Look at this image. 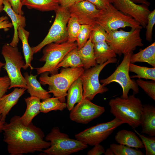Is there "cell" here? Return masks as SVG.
Segmentation results:
<instances>
[{
  "label": "cell",
  "instance_id": "48",
  "mask_svg": "<svg viewBox=\"0 0 155 155\" xmlns=\"http://www.w3.org/2000/svg\"><path fill=\"white\" fill-rule=\"evenodd\" d=\"M5 65V63H3L0 61V72L1 71V68L3 67Z\"/></svg>",
  "mask_w": 155,
  "mask_h": 155
},
{
  "label": "cell",
  "instance_id": "37",
  "mask_svg": "<svg viewBox=\"0 0 155 155\" xmlns=\"http://www.w3.org/2000/svg\"><path fill=\"white\" fill-rule=\"evenodd\" d=\"M155 24V9H154L152 11L150 12L147 17L145 35L146 40L148 42H150L152 40V31Z\"/></svg>",
  "mask_w": 155,
  "mask_h": 155
},
{
  "label": "cell",
  "instance_id": "23",
  "mask_svg": "<svg viewBox=\"0 0 155 155\" xmlns=\"http://www.w3.org/2000/svg\"><path fill=\"white\" fill-rule=\"evenodd\" d=\"M67 108L70 111L76 103L82 100L83 89L82 79L80 77L70 86L67 91Z\"/></svg>",
  "mask_w": 155,
  "mask_h": 155
},
{
  "label": "cell",
  "instance_id": "36",
  "mask_svg": "<svg viewBox=\"0 0 155 155\" xmlns=\"http://www.w3.org/2000/svg\"><path fill=\"white\" fill-rule=\"evenodd\" d=\"M108 33L100 26L96 24L94 27L91 33L92 42L93 44L106 41Z\"/></svg>",
  "mask_w": 155,
  "mask_h": 155
},
{
  "label": "cell",
  "instance_id": "9",
  "mask_svg": "<svg viewBox=\"0 0 155 155\" xmlns=\"http://www.w3.org/2000/svg\"><path fill=\"white\" fill-rule=\"evenodd\" d=\"M55 11V18L47 34L40 43L32 47L34 53L38 52L45 46L50 43H61L67 40V27L70 17L68 8L60 6Z\"/></svg>",
  "mask_w": 155,
  "mask_h": 155
},
{
  "label": "cell",
  "instance_id": "35",
  "mask_svg": "<svg viewBox=\"0 0 155 155\" xmlns=\"http://www.w3.org/2000/svg\"><path fill=\"white\" fill-rule=\"evenodd\" d=\"M136 83L145 93L154 100H155V81H144L141 78L136 80Z\"/></svg>",
  "mask_w": 155,
  "mask_h": 155
},
{
  "label": "cell",
  "instance_id": "10",
  "mask_svg": "<svg viewBox=\"0 0 155 155\" xmlns=\"http://www.w3.org/2000/svg\"><path fill=\"white\" fill-rule=\"evenodd\" d=\"M133 53V52H131L124 55L122 61L113 73L106 78L101 79L100 81L104 86L113 82L119 84L122 89L121 97L124 98H127L130 90H132L133 94L135 95L139 92L138 86L136 81L131 79L129 75L131 57Z\"/></svg>",
  "mask_w": 155,
  "mask_h": 155
},
{
  "label": "cell",
  "instance_id": "49",
  "mask_svg": "<svg viewBox=\"0 0 155 155\" xmlns=\"http://www.w3.org/2000/svg\"><path fill=\"white\" fill-rule=\"evenodd\" d=\"M75 3L80 2L85 0H75Z\"/></svg>",
  "mask_w": 155,
  "mask_h": 155
},
{
  "label": "cell",
  "instance_id": "51",
  "mask_svg": "<svg viewBox=\"0 0 155 155\" xmlns=\"http://www.w3.org/2000/svg\"></svg>",
  "mask_w": 155,
  "mask_h": 155
},
{
  "label": "cell",
  "instance_id": "12",
  "mask_svg": "<svg viewBox=\"0 0 155 155\" xmlns=\"http://www.w3.org/2000/svg\"><path fill=\"white\" fill-rule=\"evenodd\" d=\"M123 124L121 120L115 118L111 121L87 128L76 134L75 137L84 144L94 146L106 140L116 128Z\"/></svg>",
  "mask_w": 155,
  "mask_h": 155
},
{
  "label": "cell",
  "instance_id": "28",
  "mask_svg": "<svg viewBox=\"0 0 155 155\" xmlns=\"http://www.w3.org/2000/svg\"><path fill=\"white\" fill-rule=\"evenodd\" d=\"M78 51L77 47L69 52L58 64L57 69L58 70L61 67L64 68L83 67V64Z\"/></svg>",
  "mask_w": 155,
  "mask_h": 155
},
{
  "label": "cell",
  "instance_id": "4",
  "mask_svg": "<svg viewBox=\"0 0 155 155\" xmlns=\"http://www.w3.org/2000/svg\"><path fill=\"white\" fill-rule=\"evenodd\" d=\"M1 54L5 61L3 67L6 71L10 81L9 89L13 88H27L25 79L21 72V69L25 65V61L18 46L4 44Z\"/></svg>",
  "mask_w": 155,
  "mask_h": 155
},
{
  "label": "cell",
  "instance_id": "40",
  "mask_svg": "<svg viewBox=\"0 0 155 155\" xmlns=\"http://www.w3.org/2000/svg\"><path fill=\"white\" fill-rule=\"evenodd\" d=\"M95 5L99 9L106 8L109 4H112V0H86Z\"/></svg>",
  "mask_w": 155,
  "mask_h": 155
},
{
  "label": "cell",
  "instance_id": "26",
  "mask_svg": "<svg viewBox=\"0 0 155 155\" xmlns=\"http://www.w3.org/2000/svg\"><path fill=\"white\" fill-rule=\"evenodd\" d=\"M23 5L42 11H55L59 7L58 0H21Z\"/></svg>",
  "mask_w": 155,
  "mask_h": 155
},
{
  "label": "cell",
  "instance_id": "13",
  "mask_svg": "<svg viewBox=\"0 0 155 155\" xmlns=\"http://www.w3.org/2000/svg\"><path fill=\"white\" fill-rule=\"evenodd\" d=\"M69 114L73 121L87 124L99 117L105 111L104 107L97 105L86 99H82L73 108Z\"/></svg>",
  "mask_w": 155,
  "mask_h": 155
},
{
  "label": "cell",
  "instance_id": "21",
  "mask_svg": "<svg viewBox=\"0 0 155 155\" xmlns=\"http://www.w3.org/2000/svg\"><path fill=\"white\" fill-rule=\"evenodd\" d=\"M26 104V111L20 119L22 123L27 126L33 119L40 112V99L38 98L30 96L24 98Z\"/></svg>",
  "mask_w": 155,
  "mask_h": 155
},
{
  "label": "cell",
  "instance_id": "1",
  "mask_svg": "<svg viewBox=\"0 0 155 155\" xmlns=\"http://www.w3.org/2000/svg\"><path fill=\"white\" fill-rule=\"evenodd\" d=\"M19 116L12 117L8 123H5L3 128L4 142L10 155L42 152L49 148L50 142L44 140V135L42 129L32 122L28 125L24 124Z\"/></svg>",
  "mask_w": 155,
  "mask_h": 155
},
{
  "label": "cell",
  "instance_id": "32",
  "mask_svg": "<svg viewBox=\"0 0 155 155\" xmlns=\"http://www.w3.org/2000/svg\"><path fill=\"white\" fill-rule=\"evenodd\" d=\"M110 148L115 155H144V153L138 149L125 145L116 144L110 145Z\"/></svg>",
  "mask_w": 155,
  "mask_h": 155
},
{
  "label": "cell",
  "instance_id": "31",
  "mask_svg": "<svg viewBox=\"0 0 155 155\" xmlns=\"http://www.w3.org/2000/svg\"><path fill=\"white\" fill-rule=\"evenodd\" d=\"M81 26L77 19L74 16H70L67 27L68 42H73L76 41Z\"/></svg>",
  "mask_w": 155,
  "mask_h": 155
},
{
  "label": "cell",
  "instance_id": "27",
  "mask_svg": "<svg viewBox=\"0 0 155 155\" xmlns=\"http://www.w3.org/2000/svg\"><path fill=\"white\" fill-rule=\"evenodd\" d=\"M137 62H146L153 67H155V42L138 52L132 55L131 63H134Z\"/></svg>",
  "mask_w": 155,
  "mask_h": 155
},
{
  "label": "cell",
  "instance_id": "11",
  "mask_svg": "<svg viewBox=\"0 0 155 155\" xmlns=\"http://www.w3.org/2000/svg\"><path fill=\"white\" fill-rule=\"evenodd\" d=\"M117 61L116 57L113 58L102 64H97L89 69L84 70L80 77L83 85L82 99H86L91 101L98 94H102L108 90L107 87L100 83L99 75L106 65L111 63H116Z\"/></svg>",
  "mask_w": 155,
  "mask_h": 155
},
{
  "label": "cell",
  "instance_id": "19",
  "mask_svg": "<svg viewBox=\"0 0 155 155\" xmlns=\"http://www.w3.org/2000/svg\"><path fill=\"white\" fill-rule=\"evenodd\" d=\"M37 76L31 73L29 75L27 72L24 73L28 92L30 96L36 97L42 100L50 98L51 95L50 93L42 87L40 82L37 80Z\"/></svg>",
  "mask_w": 155,
  "mask_h": 155
},
{
  "label": "cell",
  "instance_id": "5",
  "mask_svg": "<svg viewBox=\"0 0 155 155\" xmlns=\"http://www.w3.org/2000/svg\"><path fill=\"white\" fill-rule=\"evenodd\" d=\"M45 140L49 141L50 146L43 150L48 155H69L84 150L88 145L77 139L70 138L67 134L61 132L57 127L53 128L46 136Z\"/></svg>",
  "mask_w": 155,
  "mask_h": 155
},
{
  "label": "cell",
  "instance_id": "24",
  "mask_svg": "<svg viewBox=\"0 0 155 155\" xmlns=\"http://www.w3.org/2000/svg\"><path fill=\"white\" fill-rule=\"evenodd\" d=\"M18 36L19 39L22 42V48L25 59V65L23 68L26 69L30 67L31 70L34 68L31 65L32 61L33 59L34 54L32 47H31L28 42L29 32L24 29V28L20 26L18 29Z\"/></svg>",
  "mask_w": 155,
  "mask_h": 155
},
{
  "label": "cell",
  "instance_id": "45",
  "mask_svg": "<svg viewBox=\"0 0 155 155\" xmlns=\"http://www.w3.org/2000/svg\"><path fill=\"white\" fill-rule=\"evenodd\" d=\"M104 154L105 155H115L113 152L110 148L105 150Z\"/></svg>",
  "mask_w": 155,
  "mask_h": 155
},
{
  "label": "cell",
  "instance_id": "34",
  "mask_svg": "<svg viewBox=\"0 0 155 155\" xmlns=\"http://www.w3.org/2000/svg\"><path fill=\"white\" fill-rule=\"evenodd\" d=\"M135 133L141 139L145 148L146 155H155V137L145 136L138 132L135 129H133Z\"/></svg>",
  "mask_w": 155,
  "mask_h": 155
},
{
  "label": "cell",
  "instance_id": "8",
  "mask_svg": "<svg viewBox=\"0 0 155 155\" xmlns=\"http://www.w3.org/2000/svg\"><path fill=\"white\" fill-rule=\"evenodd\" d=\"M141 30L131 29L129 31L121 29L107 32L106 42L119 56L133 52L137 47L144 45L140 36Z\"/></svg>",
  "mask_w": 155,
  "mask_h": 155
},
{
  "label": "cell",
  "instance_id": "17",
  "mask_svg": "<svg viewBox=\"0 0 155 155\" xmlns=\"http://www.w3.org/2000/svg\"><path fill=\"white\" fill-rule=\"evenodd\" d=\"M26 90L24 88H15L11 92L5 94L0 98V115L2 121L5 122L6 116Z\"/></svg>",
  "mask_w": 155,
  "mask_h": 155
},
{
  "label": "cell",
  "instance_id": "30",
  "mask_svg": "<svg viewBox=\"0 0 155 155\" xmlns=\"http://www.w3.org/2000/svg\"><path fill=\"white\" fill-rule=\"evenodd\" d=\"M66 108L67 103L61 102L58 98L50 97L41 102L40 111L47 113L53 111H62Z\"/></svg>",
  "mask_w": 155,
  "mask_h": 155
},
{
  "label": "cell",
  "instance_id": "39",
  "mask_svg": "<svg viewBox=\"0 0 155 155\" xmlns=\"http://www.w3.org/2000/svg\"><path fill=\"white\" fill-rule=\"evenodd\" d=\"M13 10L16 13L23 15L24 13L22 10L23 5L21 0H8Z\"/></svg>",
  "mask_w": 155,
  "mask_h": 155
},
{
  "label": "cell",
  "instance_id": "22",
  "mask_svg": "<svg viewBox=\"0 0 155 155\" xmlns=\"http://www.w3.org/2000/svg\"><path fill=\"white\" fill-rule=\"evenodd\" d=\"M94 44L92 42L91 34L85 45L78 51L84 70L97 64L94 52Z\"/></svg>",
  "mask_w": 155,
  "mask_h": 155
},
{
  "label": "cell",
  "instance_id": "20",
  "mask_svg": "<svg viewBox=\"0 0 155 155\" xmlns=\"http://www.w3.org/2000/svg\"><path fill=\"white\" fill-rule=\"evenodd\" d=\"M115 138L119 144L137 149L144 148L140 138L135 132L131 131L125 129L119 131L116 133Z\"/></svg>",
  "mask_w": 155,
  "mask_h": 155
},
{
  "label": "cell",
  "instance_id": "47",
  "mask_svg": "<svg viewBox=\"0 0 155 155\" xmlns=\"http://www.w3.org/2000/svg\"><path fill=\"white\" fill-rule=\"evenodd\" d=\"M5 123V122L1 120V117L0 115V127L3 128Z\"/></svg>",
  "mask_w": 155,
  "mask_h": 155
},
{
  "label": "cell",
  "instance_id": "18",
  "mask_svg": "<svg viewBox=\"0 0 155 155\" xmlns=\"http://www.w3.org/2000/svg\"><path fill=\"white\" fill-rule=\"evenodd\" d=\"M142 133L155 136V108L149 104L143 105L140 120Z\"/></svg>",
  "mask_w": 155,
  "mask_h": 155
},
{
  "label": "cell",
  "instance_id": "15",
  "mask_svg": "<svg viewBox=\"0 0 155 155\" xmlns=\"http://www.w3.org/2000/svg\"><path fill=\"white\" fill-rule=\"evenodd\" d=\"M112 4L117 10L132 17L143 28H146L148 16L150 11L148 6L137 4L131 0H112Z\"/></svg>",
  "mask_w": 155,
  "mask_h": 155
},
{
  "label": "cell",
  "instance_id": "50",
  "mask_svg": "<svg viewBox=\"0 0 155 155\" xmlns=\"http://www.w3.org/2000/svg\"><path fill=\"white\" fill-rule=\"evenodd\" d=\"M2 129H3L2 128V127L1 128V127H0V132L1 131H2Z\"/></svg>",
  "mask_w": 155,
  "mask_h": 155
},
{
  "label": "cell",
  "instance_id": "38",
  "mask_svg": "<svg viewBox=\"0 0 155 155\" xmlns=\"http://www.w3.org/2000/svg\"><path fill=\"white\" fill-rule=\"evenodd\" d=\"M10 85V80L7 75L0 77V98L7 92Z\"/></svg>",
  "mask_w": 155,
  "mask_h": 155
},
{
  "label": "cell",
  "instance_id": "41",
  "mask_svg": "<svg viewBox=\"0 0 155 155\" xmlns=\"http://www.w3.org/2000/svg\"><path fill=\"white\" fill-rule=\"evenodd\" d=\"M105 150L104 147L100 144L94 146V147L87 153V155H100L104 154Z\"/></svg>",
  "mask_w": 155,
  "mask_h": 155
},
{
  "label": "cell",
  "instance_id": "2",
  "mask_svg": "<svg viewBox=\"0 0 155 155\" xmlns=\"http://www.w3.org/2000/svg\"><path fill=\"white\" fill-rule=\"evenodd\" d=\"M84 71L82 67L64 68L59 73L49 75L48 72L41 73L39 78L42 85H49L48 92L60 101L65 102L67 91L71 84L80 77Z\"/></svg>",
  "mask_w": 155,
  "mask_h": 155
},
{
  "label": "cell",
  "instance_id": "29",
  "mask_svg": "<svg viewBox=\"0 0 155 155\" xmlns=\"http://www.w3.org/2000/svg\"><path fill=\"white\" fill-rule=\"evenodd\" d=\"M129 71L136 74L131 76V78H144L155 81V67L141 66L130 63Z\"/></svg>",
  "mask_w": 155,
  "mask_h": 155
},
{
  "label": "cell",
  "instance_id": "3",
  "mask_svg": "<svg viewBox=\"0 0 155 155\" xmlns=\"http://www.w3.org/2000/svg\"><path fill=\"white\" fill-rule=\"evenodd\" d=\"M110 111L115 118L126 123L133 129L140 125L143 109L141 100L133 94L127 98L121 97L111 99L109 102Z\"/></svg>",
  "mask_w": 155,
  "mask_h": 155
},
{
  "label": "cell",
  "instance_id": "46",
  "mask_svg": "<svg viewBox=\"0 0 155 155\" xmlns=\"http://www.w3.org/2000/svg\"><path fill=\"white\" fill-rule=\"evenodd\" d=\"M3 0H0V13L2 12L3 8Z\"/></svg>",
  "mask_w": 155,
  "mask_h": 155
},
{
  "label": "cell",
  "instance_id": "43",
  "mask_svg": "<svg viewBox=\"0 0 155 155\" xmlns=\"http://www.w3.org/2000/svg\"><path fill=\"white\" fill-rule=\"evenodd\" d=\"M60 6L63 7L69 8L75 3V0H58Z\"/></svg>",
  "mask_w": 155,
  "mask_h": 155
},
{
  "label": "cell",
  "instance_id": "33",
  "mask_svg": "<svg viewBox=\"0 0 155 155\" xmlns=\"http://www.w3.org/2000/svg\"><path fill=\"white\" fill-rule=\"evenodd\" d=\"M94 27V26L90 25H81L76 41L78 50L82 48L88 40Z\"/></svg>",
  "mask_w": 155,
  "mask_h": 155
},
{
  "label": "cell",
  "instance_id": "44",
  "mask_svg": "<svg viewBox=\"0 0 155 155\" xmlns=\"http://www.w3.org/2000/svg\"><path fill=\"white\" fill-rule=\"evenodd\" d=\"M135 3H140L143 5L149 6L150 5V3L147 0H131Z\"/></svg>",
  "mask_w": 155,
  "mask_h": 155
},
{
  "label": "cell",
  "instance_id": "42",
  "mask_svg": "<svg viewBox=\"0 0 155 155\" xmlns=\"http://www.w3.org/2000/svg\"><path fill=\"white\" fill-rule=\"evenodd\" d=\"M12 26V23L9 22L7 16H2L0 17V29H3L7 31Z\"/></svg>",
  "mask_w": 155,
  "mask_h": 155
},
{
  "label": "cell",
  "instance_id": "14",
  "mask_svg": "<svg viewBox=\"0 0 155 155\" xmlns=\"http://www.w3.org/2000/svg\"><path fill=\"white\" fill-rule=\"evenodd\" d=\"M71 16L75 17L81 25L94 26L100 12L94 4L85 0L75 3L68 8Z\"/></svg>",
  "mask_w": 155,
  "mask_h": 155
},
{
  "label": "cell",
  "instance_id": "25",
  "mask_svg": "<svg viewBox=\"0 0 155 155\" xmlns=\"http://www.w3.org/2000/svg\"><path fill=\"white\" fill-rule=\"evenodd\" d=\"M94 52L97 64H102L117 54L106 41L94 44Z\"/></svg>",
  "mask_w": 155,
  "mask_h": 155
},
{
  "label": "cell",
  "instance_id": "16",
  "mask_svg": "<svg viewBox=\"0 0 155 155\" xmlns=\"http://www.w3.org/2000/svg\"><path fill=\"white\" fill-rule=\"evenodd\" d=\"M3 11L5 12L10 18L14 28L12 39L9 44L12 46H17L19 40L18 29L20 26L25 27L26 25V18L23 15L19 14L13 10L8 0H3Z\"/></svg>",
  "mask_w": 155,
  "mask_h": 155
},
{
  "label": "cell",
  "instance_id": "7",
  "mask_svg": "<svg viewBox=\"0 0 155 155\" xmlns=\"http://www.w3.org/2000/svg\"><path fill=\"white\" fill-rule=\"evenodd\" d=\"M96 24L101 26L107 32L127 27L131 29L143 28L134 19L117 10L112 3L100 10Z\"/></svg>",
  "mask_w": 155,
  "mask_h": 155
},
{
  "label": "cell",
  "instance_id": "6",
  "mask_svg": "<svg viewBox=\"0 0 155 155\" xmlns=\"http://www.w3.org/2000/svg\"><path fill=\"white\" fill-rule=\"evenodd\" d=\"M77 47L76 42L67 41L61 43L52 42L45 46L43 50V55L39 59L45 63L36 69L37 74L46 72L51 75L58 73L57 67L58 64L69 52Z\"/></svg>",
  "mask_w": 155,
  "mask_h": 155
}]
</instances>
